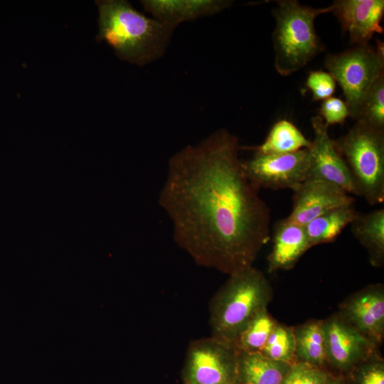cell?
I'll return each mask as SVG.
<instances>
[{"label": "cell", "instance_id": "obj_1", "mask_svg": "<svg viewBox=\"0 0 384 384\" xmlns=\"http://www.w3.org/2000/svg\"><path fill=\"white\" fill-rule=\"evenodd\" d=\"M226 129L173 155L158 203L176 243L199 265L228 275L253 266L270 240V210L247 177Z\"/></svg>", "mask_w": 384, "mask_h": 384}, {"label": "cell", "instance_id": "obj_2", "mask_svg": "<svg viewBox=\"0 0 384 384\" xmlns=\"http://www.w3.org/2000/svg\"><path fill=\"white\" fill-rule=\"evenodd\" d=\"M98 42L105 41L122 60L144 65L161 58L175 29L146 16L125 0H98Z\"/></svg>", "mask_w": 384, "mask_h": 384}, {"label": "cell", "instance_id": "obj_3", "mask_svg": "<svg viewBox=\"0 0 384 384\" xmlns=\"http://www.w3.org/2000/svg\"><path fill=\"white\" fill-rule=\"evenodd\" d=\"M272 298L269 280L253 266L230 274L210 303L211 336L235 343L246 325L267 309Z\"/></svg>", "mask_w": 384, "mask_h": 384}, {"label": "cell", "instance_id": "obj_4", "mask_svg": "<svg viewBox=\"0 0 384 384\" xmlns=\"http://www.w3.org/2000/svg\"><path fill=\"white\" fill-rule=\"evenodd\" d=\"M277 2L273 11L274 67L279 75L287 76L304 68L322 49L314 21L320 14L331 12V6L313 8L295 0Z\"/></svg>", "mask_w": 384, "mask_h": 384}, {"label": "cell", "instance_id": "obj_5", "mask_svg": "<svg viewBox=\"0 0 384 384\" xmlns=\"http://www.w3.org/2000/svg\"><path fill=\"white\" fill-rule=\"evenodd\" d=\"M359 196L372 206L384 201V130L356 122L334 140Z\"/></svg>", "mask_w": 384, "mask_h": 384}, {"label": "cell", "instance_id": "obj_6", "mask_svg": "<svg viewBox=\"0 0 384 384\" xmlns=\"http://www.w3.org/2000/svg\"><path fill=\"white\" fill-rule=\"evenodd\" d=\"M324 65L342 89L349 117L356 119L369 90L384 74V60L367 43L328 55Z\"/></svg>", "mask_w": 384, "mask_h": 384}, {"label": "cell", "instance_id": "obj_7", "mask_svg": "<svg viewBox=\"0 0 384 384\" xmlns=\"http://www.w3.org/2000/svg\"><path fill=\"white\" fill-rule=\"evenodd\" d=\"M240 352L233 343L210 336L189 345L183 371L185 384H236Z\"/></svg>", "mask_w": 384, "mask_h": 384}, {"label": "cell", "instance_id": "obj_8", "mask_svg": "<svg viewBox=\"0 0 384 384\" xmlns=\"http://www.w3.org/2000/svg\"><path fill=\"white\" fill-rule=\"evenodd\" d=\"M250 181L258 189L294 190L308 176L309 149L287 154H261L242 161Z\"/></svg>", "mask_w": 384, "mask_h": 384}, {"label": "cell", "instance_id": "obj_9", "mask_svg": "<svg viewBox=\"0 0 384 384\" xmlns=\"http://www.w3.org/2000/svg\"><path fill=\"white\" fill-rule=\"evenodd\" d=\"M314 139L309 150L307 178L333 184L349 195L358 196L349 170L329 134V126L320 116L311 118Z\"/></svg>", "mask_w": 384, "mask_h": 384}, {"label": "cell", "instance_id": "obj_10", "mask_svg": "<svg viewBox=\"0 0 384 384\" xmlns=\"http://www.w3.org/2000/svg\"><path fill=\"white\" fill-rule=\"evenodd\" d=\"M328 363L339 370L355 368L378 352V345L338 313L323 320Z\"/></svg>", "mask_w": 384, "mask_h": 384}, {"label": "cell", "instance_id": "obj_11", "mask_svg": "<svg viewBox=\"0 0 384 384\" xmlns=\"http://www.w3.org/2000/svg\"><path fill=\"white\" fill-rule=\"evenodd\" d=\"M351 326L378 346L384 337V287L373 284L348 297L338 312Z\"/></svg>", "mask_w": 384, "mask_h": 384}, {"label": "cell", "instance_id": "obj_12", "mask_svg": "<svg viewBox=\"0 0 384 384\" xmlns=\"http://www.w3.org/2000/svg\"><path fill=\"white\" fill-rule=\"evenodd\" d=\"M293 191V207L287 218L302 226L334 208L354 202L342 189L317 179L306 178Z\"/></svg>", "mask_w": 384, "mask_h": 384}, {"label": "cell", "instance_id": "obj_13", "mask_svg": "<svg viewBox=\"0 0 384 384\" xmlns=\"http://www.w3.org/2000/svg\"><path fill=\"white\" fill-rule=\"evenodd\" d=\"M331 6L350 44H367L375 33H383V0H338Z\"/></svg>", "mask_w": 384, "mask_h": 384}, {"label": "cell", "instance_id": "obj_14", "mask_svg": "<svg viewBox=\"0 0 384 384\" xmlns=\"http://www.w3.org/2000/svg\"><path fill=\"white\" fill-rule=\"evenodd\" d=\"M310 248L304 226L287 217L278 220L273 228L272 246L267 257L268 272L291 270Z\"/></svg>", "mask_w": 384, "mask_h": 384}, {"label": "cell", "instance_id": "obj_15", "mask_svg": "<svg viewBox=\"0 0 384 384\" xmlns=\"http://www.w3.org/2000/svg\"><path fill=\"white\" fill-rule=\"evenodd\" d=\"M228 0H142L154 18L176 28L179 23L216 14L233 4Z\"/></svg>", "mask_w": 384, "mask_h": 384}, {"label": "cell", "instance_id": "obj_16", "mask_svg": "<svg viewBox=\"0 0 384 384\" xmlns=\"http://www.w3.org/2000/svg\"><path fill=\"white\" fill-rule=\"evenodd\" d=\"M292 366L260 352H240L236 384H281Z\"/></svg>", "mask_w": 384, "mask_h": 384}, {"label": "cell", "instance_id": "obj_17", "mask_svg": "<svg viewBox=\"0 0 384 384\" xmlns=\"http://www.w3.org/2000/svg\"><path fill=\"white\" fill-rule=\"evenodd\" d=\"M352 233L366 249L369 262L376 267L384 263V209L357 213L351 223Z\"/></svg>", "mask_w": 384, "mask_h": 384}, {"label": "cell", "instance_id": "obj_18", "mask_svg": "<svg viewBox=\"0 0 384 384\" xmlns=\"http://www.w3.org/2000/svg\"><path fill=\"white\" fill-rule=\"evenodd\" d=\"M357 212L353 203L334 208L304 225L310 247L335 241Z\"/></svg>", "mask_w": 384, "mask_h": 384}, {"label": "cell", "instance_id": "obj_19", "mask_svg": "<svg viewBox=\"0 0 384 384\" xmlns=\"http://www.w3.org/2000/svg\"><path fill=\"white\" fill-rule=\"evenodd\" d=\"M295 358L322 368L328 363L323 320H310L294 327Z\"/></svg>", "mask_w": 384, "mask_h": 384}, {"label": "cell", "instance_id": "obj_20", "mask_svg": "<svg viewBox=\"0 0 384 384\" xmlns=\"http://www.w3.org/2000/svg\"><path fill=\"white\" fill-rule=\"evenodd\" d=\"M311 146V141L292 122L284 119L273 124L261 144L247 149L254 150L255 154H272L294 152Z\"/></svg>", "mask_w": 384, "mask_h": 384}, {"label": "cell", "instance_id": "obj_21", "mask_svg": "<svg viewBox=\"0 0 384 384\" xmlns=\"http://www.w3.org/2000/svg\"><path fill=\"white\" fill-rule=\"evenodd\" d=\"M277 323L265 309L250 321L234 344L240 353L261 352Z\"/></svg>", "mask_w": 384, "mask_h": 384}, {"label": "cell", "instance_id": "obj_22", "mask_svg": "<svg viewBox=\"0 0 384 384\" xmlns=\"http://www.w3.org/2000/svg\"><path fill=\"white\" fill-rule=\"evenodd\" d=\"M260 353L274 361L296 363L294 327L277 323Z\"/></svg>", "mask_w": 384, "mask_h": 384}, {"label": "cell", "instance_id": "obj_23", "mask_svg": "<svg viewBox=\"0 0 384 384\" xmlns=\"http://www.w3.org/2000/svg\"><path fill=\"white\" fill-rule=\"evenodd\" d=\"M356 122L384 130V74L372 85L363 102Z\"/></svg>", "mask_w": 384, "mask_h": 384}, {"label": "cell", "instance_id": "obj_24", "mask_svg": "<svg viewBox=\"0 0 384 384\" xmlns=\"http://www.w3.org/2000/svg\"><path fill=\"white\" fill-rule=\"evenodd\" d=\"M330 378L322 368L297 362L281 384H327Z\"/></svg>", "mask_w": 384, "mask_h": 384}, {"label": "cell", "instance_id": "obj_25", "mask_svg": "<svg viewBox=\"0 0 384 384\" xmlns=\"http://www.w3.org/2000/svg\"><path fill=\"white\" fill-rule=\"evenodd\" d=\"M306 86L311 92L314 101H323L332 97L336 82L328 72L312 70L308 75Z\"/></svg>", "mask_w": 384, "mask_h": 384}, {"label": "cell", "instance_id": "obj_26", "mask_svg": "<svg viewBox=\"0 0 384 384\" xmlns=\"http://www.w3.org/2000/svg\"><path fill=\"white\" fill-rule=\"evenodd\" d=\"M378 353L358 364V384H384V365Z\"/></svg>", "mask_w": 384, "mask_h": 384}, {"label": "cell", "instance_id": "obj_27", "mask_svg": "<svg viewBox=\"0 0 384 384\" xmlns=\"http://www.w3.org/2000/svg\"><path fill=\"white\" fill-rule=\"evenodd\" d=\"M319 114L329 127L343 124L349 117V111L345 101L338 97H331L322 101Z\"/></svg>", "mask_w": 384, "mask_h": 384}, {"label": "cell", "instance_id": "obj_28", "mask_svg": "<svg viewBox=\"0 0 384 384\" xmlns=\"http://www.w3.org/2000/svg\"><path fill=\"white\" fill-rule=\"evenodd\" d=\"M375 52L378 57L384 60V43L383 41L377 39L376 47L375 48Z\"/></svg>", "mask_w": 384, "mask_h": 384}, {"label": "cell", "instance_id": "obj_29", "mask_svg": "<svg viewBox=\"0 0 384 384\" xmlns=\"http://www.w3.org/2000/svg\"><path fill=\"white\" fill-rule=\"evenodd\" d=\"M327 384H343L342 382L337 379H333L330 378L329 380L328 381Z\"/></svg>", "mask_w": 384, "mask_h": 384}]
</instances>
